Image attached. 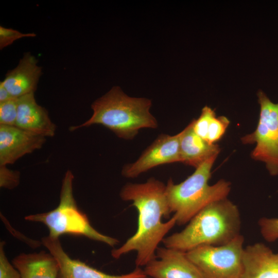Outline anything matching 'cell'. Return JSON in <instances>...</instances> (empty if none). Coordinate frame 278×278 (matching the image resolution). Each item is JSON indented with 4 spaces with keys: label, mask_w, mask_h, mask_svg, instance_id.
Returning a JSON list of instances; mask_svg holds the SVG:
<instances>
[{
    "label": "cell",
    "mask_w": 278,
    "mask_h": 278,
    "mask_svg": "<svg viewBox=\"0 0 278 278\" xmlns=\"http://www.w3.org/2000/svg\"><path fill=\"white\" fill-rule=\"evenodd\" d=\"M124 201H131L138 212L136 232L120 247L112 251L116 259L132 251L136 252L135 265L145 266L155 258L156 251L166 235L177 224L173 216L166 222L171 214L166 194V185L154 178L143 183H129L120 192Z\"/></svg>",
    "instance_id": "1"
},
{
    "label": "cell",
    "mask_w": 278,
    "mask_h": 278,
    "mask_svg": "<svg viewBox=\"0 0 278 278\" xmlns=\"http://www.w3.org/2000/svg\"><path fill=\"white\" fill-rule=\"evenodd\" d=\"M241 217L234 203L225 198L199 211L181 231L165 237L164 247L184 252L201 246L225 244L240 234Z\"/></svg>",
    "instance_id": "2"
},
{
    "label": "cell",
    "mask_w": 278,
    "mask_h": 278,
    "mask_svg": "<svg viewBox=\"0 0 278 278\" xmlns=\"http://www.w3.org/2000/svg\"><path fill=\"white\" fill-rule=\"evenodd\" d=\"M151 101L145 98L128 96L118 86L93 102L92 116L83 124L71 127L74 131L92 125H101L119 138L131 140L142 128L158 127L155 118L150 112Z\"/></svg>",
    "instance_id": "3"
},
{
    "label": "cell",
    "mask_w": 278,
    "mask_h": 278,
    "mask_svg": "<svg viewBox=\"0 0 278 278\" xmlns=\"http://www.w3.org/2000/svg\"><path fill=\"white\" fill-rule=\"evenodd\" d=\"M217 157L207 160L183 182L175 184L172 179L166 185V194L171 213L177 224L188 223L199 211L209 204L227 198L231 183L221 179L213 185L208 184L211 169Z\"/></svg>",
    "instance_id": "4"
},
{
    "label": "cell",
    "mask_w": 278,
    "mask_h": 278,
    "mask_svg": "<svg viewBox=\"0 0 278 278\" xmlns=\"http://www.w3.org/2000/svg\"><path fill=\"white\" fill-rule=\"evenodd\" d=\"M74 176L70 170L65 173L62 181L58 206L46 213L29 215L26 220L41 222L49 230V236L59 238L62 235L83 236L101 242L112 247L118 239L103 235L91 224L87 216L78 207L73 195Z\"/></svg>",
    "instance_id": "5"
},
{
    "label": "cell",
    "mask_w": 278,
    "mask_h": 278,
    "mask_svg": "<svg viewBox=\"0 0 278 278\" xmlns=\"http://www.w3.org/2000/svg\"><path fill=\"white\" fill-rule=\"evenodd\" d=\"M244 237L220 246H201L186 252L203 278H241Z\"/></svg>",
    "instance_id": "6"
},
{
    "label": "cell",
    "mask_w": 278,
    "mask_h": 278,
    "mask_svg": "<svg viewBox=\"0 0 278 278\" xmlns=\"http://www.w3.org/2000/svg\"><path fill=\"white\" fill-rule=\"evenodd\" d=\"M260 106L258 124L255 131L241 138L244 144H256L251 156L263 162L271 176L278 175V103L272 102L266 94L257 93Z\"/></svg>",
    "instance_id": "7"
},
{
    "label": "cell",
    "mask_w": 278,
    "mask_h": 278,
    "mask_svg": "<svg viewBox=\"0 0 278 278\" xmlns=\"http://www.w3.org/2000/svg\"><path fill=\"white\" fill-rule=\"evenodd\" d=\"M180 136V132L174 135H159L136 161L123 167V176L134 178L159 165L181 162Z\"/></svg>",
    "instance_id": "8"
},
{
    "label": "cell",
    "mask_w": 278,
    "mask_h": 278,
    "mask_svg": "<svg viewBox=\"0 0 278 278\" xmlns=\"http://www.w3.org/2000/svg\"><path fill=\"white\" fill-rule=\"evenodd\" d=\"M156 257L145 266L143 271L146 276L152 278H203L185 252L158 247Z\"/></svg>",
    "instance_id": "9"
},
{
    "label": "cell",
    "mask_w": 278,
    "mask_h": 278,
    "mask_svg": "<svg viewBox=\"0 0 278 278\" xmlns=\"http://www.w3.org/2000/svg\"><path fill=\"white\" fill-rule=\"evenodd\" d=\"M42 242L55 257L59 265L58 278H136L146 277L140 267L129 273L111 275L86 265L79 259L71 258L63 250L59 238L49 236L42 238Z\"/></svg>",
    "instance_id": "10"
},
{
    "label": "cell",
    "mask_w": 278,
    "mask_h": 278,
    "mask_svg": "<svg viewBox=\"0 0 278 278\" xmlns=\"http://www.w3.org/2000/svg\"><path fill=\"white\" fill-rule=\"evenodd\" d=\"M45 137L15 126L0 125V165L12 164L42 147Z\"/></svg>",
    "instance_id": "11"
},
{
    "label": "cell",
    "mask_w": 278,
    "mask_h": 278,
    "mask_svg": "<svg viewBox=\"0 0 278 278\" xmlns=\"http://www.w3.org/2000/svg\"><path fill=\"white\" fill-rule=\"evenodd\" d=\"M15 126L45 137L54 136L56 129V126L50 120L47 110L36 102L34 93L18 98Z\"/></svg>",
    "instance_id": "12"
},
{
    "label": "cell",
    "mask_w": 278,
    "mask_h": 278,
    "mask_svg": "<svg viewBox=\"0 0 278 278\" xmlns=\"http://www.w3.org/2000/svg\"><path fill=\"white\" fill-rule=\"evenodd\" d=\"M37 63L33 55L25 53L18 65L8 72L1 82L12 97L19 98L34 93L42 75V68Z\"/></svg>",
    "instance_id": "13"
},
{
    "label": "cell",
    "mask_w": 278,
    "mask_h": 278,
    "mask_svg": "<svg viewBox=\"0 0 278 278\" xmlns=\"http://www.w3.org/2000/svg\"><path fill=\"white\" fill-rule=\"evenodd\" d=\"M241 278H278V254L262 242L245 247Z\"/></svg>",
    "instance_id": "14"
},
{
    "label": "cell",
    "mask_w": 278,
    "mask_h": 278,
    "mask_svg": "<svg viewBox=\"0 0 278 278\" xmlns=\"http://www.w3.org/2000/svg\"><path fill=\"white\" fill-rule=\"evenodd\" d=\"M180 133L181 162L197 168L210 158L218 156L219 146L198 136L193 130L192 121Z\"/></svg>",
    "instance_id": "15"
},
{
    "label": "cell",
    "mask_w": 278,
    "mask_h": 278,
    "mask_svg": "<svg viewBox=\"0 0 278 278\" xmlns=\"http://www.w3.org/2000/svg\"><path fill=\"white\" fill-rule=\"evenodd\" d=\"M21 278H58L59 265L49 253H22L12 260Z\"/></svg>",
    "instance_id": "16"
},
{
    "label": "cell",
    "mask_w": 278,
    "mask_h": 278,
    "mask_svg": "<svg viewBox=\"0 0 278 278\" xmlns=\"http://www.w3.org/2000/svg\"><path fill=\"white\" fill-rule=\"evenodd\" d=\"M230 124L225 116H214L208 126L206 141L211 144H215L224 135Z\"/></svg>",
    "instance_id": "17"
},
{
    "label": "cell",
    "mask_w": 278,
    "mask_h": 278,
    "mask_svg": "<svg viewBox=\"0 0 278 278\" xmlns=\"http://www.w3.org/2000/svg\"><path fill=\"white\" fill-rule=\"evenodd\" d=\"M18 113V98L0 103L1 125L15 126Z\"/></svg>",
    "instance_id": "18"
},
{
    "label": "cell",
    "mask_w": 278,
    "mask_h": 278,
    "mask_svg": "<svg viewBox=\"0 0 278 278\" xmlns=\"http://www.w3.org/2000/svg\"><path fill=\"white\" fill-rule=\"evenodd\" d=\"M216 116L214 110L208 106H205L201 111L200 116L192 120L194 132L206 141L209 125L212 118Z\"/></svg>",
    "instance_id": "19"
},
{
    "label": "cell",
    "mask_w": 278,
    "mask_h": 278,
    "mask_svg": "<svg viewBox=\"0 0 278 278\" xmlns=\"http://www.w3.org/2000/svg\"><path fill=\"white\" fill-rule=\"evenodd\" d=\"M258 223L261 235L266 241L272 242L278 240V218L262 217Z\"/></svg>",
    "instance_id": "20"
},
{
    "label": "cell",
    "mask_w": 278,
    "mask_h": 278,
    "mask_svg": "<svg viewBox=\"0 0 278 278\" xmlns=\"http://www.w3.org/2000/svg\"><path fill=\"white\" fill-rule=\"evenodd\" d=\"M34 33H22L12 28L0 26V49L11 45L15 41L24 37H34Z\"/></svg>",
    "instance_id": "21"
},
{
    "label": "cell",
    "mask_w": 278,
    "mask_h": 278,
    "mask_svg": "<svg viewBox=\"0 0 278 278\" xmlns=\"http://www.w3.org/2000/svg\"><path fill=\"white\" fill-rule=\"evenodd\" d=\"M5 242L0 243V278H21L19 271L8 260L4 250Z\"/></svg>",
    "instance_id": "22"
},
{
    "label": "cell",
    "mask_w": 278,
    "mask_h": 278,
    "mask_svg": "<svg viewBox=\"0 0 278 278\" xmlns=\"http://www.w3.org/2000/svg\"><path fill=\"white\" fill-rule=\"evenodd\" d=\"M20 182V172L7 168L6 166L0 165V186L8 189L17 186Z\"/></svg>",
    "instance_id": "23"
},
{
    "label": "cell",
    "mask_w": 278,
    "mask_h": 278,
    "mask_svg": "<svg viewBox=\"0 0 278 278\" xmlns=\"http://www.w3.org/2000/svg\"><path fill=\"white\" fill-rule=\"evenodd\" d=\"M13 98L5 88L2 82H0V103L6 101Z\"/></svg>",
    "instance_id": "24"
},
{
    "label": "cell",
    "mask_w": 278,
    "mask_h": 278,
    "mask_svg": "<svg viewBox=\"0 0 278 278\" xmlns=\"http://www.w3.org/2000/svg\"><path fill=\"white\" fill-rule=\"evenodd\" d=\"M136 278H146V277H136Z\"/></svg>",
    "instance_id": "25"
}]
</instances>
